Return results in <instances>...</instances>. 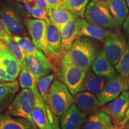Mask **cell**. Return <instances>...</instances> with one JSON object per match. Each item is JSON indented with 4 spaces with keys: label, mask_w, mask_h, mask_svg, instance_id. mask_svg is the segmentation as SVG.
<instances>
[{
    "label": "cell",
    "mask_w": 129,
    "mask_h": 129,
    "mask_svg": "<svg viewBox=\"0 0 129 129\" xmlns=\"http://www.w3.org/2000/svg\"><path fill=\"white\" fill-rule=\"evenodd\" d=\"M53 64L57 78L67 85L72 96L80 92L87 72L72 61L69 53L62 51L60 59Z\"/></svg>",
    "instance_id": "obj_1"
},
{
    "label": "cell",
    "mask_w": 129,
    "mask_h": 129,
    "mask_svg": "<svg viewBox=\"0 0 129 129\" xmlns=\"http://www.w3.org/2000/svg\"><path fill=\"white\" fill-rule=\"evenodd\" d=\"M99 50V45L93 39L86 37H78L74 41L68 53L75 64L88 72Z\"/></svg>",
    "instance_id": "obj_2"
},
{
    "label": "cell",
    "mask_w": 129,
    "mask_h": 129,
    "mask_svg": "<svg viewBox=\"0 0 129 129\" xmlns=\"http://www.w3.org/2000/svg\"><path fill=\"white\" fill-rule=\"evenodd\" d=\"M25 16L24 6L17 1L6 0L0 2V17L14 35L26 36Z\"/></svg>",
    "instance_id": "obj_3"
},
{
    "label": "cell",
    "mask_w": 129,
    "mask_h": 129,
    "mask_svg": "<svg viewBox=\"0 0 129 129\" xmlns=\"http://www.w3.org/2000/svg\"><path fill=\"white\" fill-rule=\"evenodd\" d=\"M37 106L41 108L47 114L46 108L40 105L34 93L28 88H23L15 96L5 114L26 119L34 123L32 117V112Z\"/></svg>",
    "instance_id": "obj_4"
},
{
    "label": "cell",
    "mask_w": 129,
    "mask_h": 129,
    "mask_svg": "<svg viewBox=\"0 0 129 129\" xmlns=\"http://www.w3.org/2000/svg\"><path fill=\"white\" fill-rule=\"evenodd\" d=\"M73 103V97L67 85L59 80H54L48 89L46 104L54 115L61 117Z\"/></svg>",
    "instance_id": "obj_5"
},
{
    "label": "cell",
    "mask_w": 129,
    "mask_h": 129,
    "mask_svg": "<svg viewBox=\"0 0 129 129\" xmlns=\"http://www.w3.org/2000/svg\"><path fill=\"white\" fill-rule=\"evenodd\" d=\"M84 17L90 23L111 30L120 29L111 14L106 0H91L85 10Z\"/></svg>",
    "instance_id": "obj_6"
},
{
    "label": "cell",
    "mask_w": 129,
    "mask_h": 129,
    "mask_svg": "<svg viewBox=\"0 0 129 129\" xmlns=\"http://www.w3.org/2000/svg\"><path fill=\"white\" fill-rule=\"evenodd\" d=\"M127 47V41L120 29L112 30L104 41V50L113 65H115Z\"/></svg>",
    "instance_id": "obj_7"
},
{
    "label": "cell",
    "mask_w": 129,
    "mask_h": 129,
    "mask_svg": "<svg viewBox=\"0 0 129 129\" xmlns=\"http://www.w3.org/2000/svg\"><path fill=\"white\" fill-rule=\"evenodd\" d=\"M24 23L34 44L49 59L50 53L46 38V21L41 19L26 18Z\"/></svg>",
    "instance_id": "obj_8"
},
{
    "label": "cell",
    "mask_w": 129,
    "mask_h": 129,
    "mask_svg": "<svg viewBox=\"0 0 129 129\" xmlns=\"http://www.w3.org/2000/svg\"><path fill=\"white\" fill-rule=\"evenodd\" d=\"M128 88L127 79L118 74L117 76L107 80L104 89L98 97V99L101 106H103L115 99Z\"/></svg>",
    "instance_id": "obj_9"
},
{
    "label": "cell",
    "mask_w": 129,
    "mask_h": 129,
    "mask_svg": "<svg viewBox=\"0 0 129 129\" xmlns=\"http://www.w3.org/2000/svg\"><path fill=\"white\" fill-rule=\"evenodd\" d=\"M129 106V93L122 92L120 96L104 106L102 110L110 117L112 123L117 128H122L120 123L125 117Z\"/></svg>",
    "instance_id": "obj_10"
},
{
    "label": "cell",
    "mask_w": 129,
    "mask_h": 129,
    "mask_svg": "<svg viewBox=\"0 0 129 129\" xmlns=\"http://www.w3.org/2000/svg\"><path fill=\"white\" fill-rule=\"evenodd\" d=\"M26 62L37 83L43 77L54 72V64L44 53L39 56L26 55Z\"/></svg>",
    "instance_id": "obj_11"
},
{
    "label": "cell",
    "mask_w": 129,
    "mask_h": 129,
    "mask_svg": "<svg viewBox=\"0 0 129 129\" xmlns=\"http://www.w3.org/2000/svg\"><path fill=\"white\" fill-rule=\"evenodd\" d=\"M46 38L50 53V60L53 64L60 59L62 53L60 32L51 23L49 17L46 19Z\"/></svg>",
    "instance_id": "obj_12"
},
{
    "label": "cell",
    "mask_w": 129,
    "mask_h": 129,
    "mask_svg": "<svg viewBox=\"0 0 129 129\" xmlns=\"http://www.w3.org/2000/svg\"><path fill=\"white\" fill-rule=\"evenodd\" d=\"M87 120V114L73 102L61 116V129H81Z\"/></svg>",
    "instance_id": "obj_13"
},
{
    "label": "cell",
    "mask_w": 129,
    "mask_h": 129,
    "mask_svg": "<svg viewBox=\"0 0 129 129\" xmlns=\"http://www.w3.org/2000/svg\"><path fill=\"white\" fill-rule=\"evenodd\" d=\"M79 27V37H86L91 39L104 42L112 30L88 22L84 18L77 17Z\"/></svg>",
    "instance_id": "obj_14"
},
{
    "label": "cell",
    "mask_w": 129,
    "mask_h": 129,
    "mask_svg": "<svg viewBox=\"0 0 129 129\" xmlns=\"http://www.w3.org/2000/svg\"><path fill=\"white\" fill-rule=\"evenodd\" d=\"M73 96V102L86 114H94L102 107L96 95L88 91H80Z\"/></svg>",
    "instance_id": "obj_15"
},
{
    "label": "cell",
    "mask_w": 129,
    "mask_h": 129,
    "mask_svg": "<svg viewBox=\"0 0 129 129\" xmlns=\"http://www.w3.org/2000/svg\"><path fill=\"white\" fill-rule=\"evenodd\" d=\"M93 71L98 76L104 77L108 80L117 76L115 69L111 63L106 56L104 48L99 50L98 56L93 62L92 66Z\"/></svg>",
    "instance_id": "obj_16"
},
{
    "label": "cell",
    "mask_w": 129,
    "mask_h": 129,
    "mask_svg": "<svg viewBox=\"0 0 129 129\" xmlns=\"http://www.w3.org/2000/svg\"><path fill=\"white\" fill-rule=\"evenodd\" d=\"M19 80L0 83V112L6 111L18 93Z\"/></svg>",
    "instance_id": "obj_17"
},
{
    "label": "cell",
    "mask_w": 129,
    "mask_h": 129,
    "mask_svg": "<svg viewBox=\"0 0 129 129\" xmlns=\"http://www.w3.org/2000/svg\"><path fill=\"white\" fill-rule=\"evenodd\" d=\"M81 129H118L115 127L109 116L103 110L90 114Z\"/></svg>",
    "instance_id": "obj_18"
},
{
    "label": "cell",
    "mask_w": 129,
    "mask_h": 129,
    "mask_svg": "<svg viewBox=\"0 0 129 129\" xmlns=\"http://www.w3.org/2000/svg\"><path fill=\"white\" fill-rule=\"evenodd\" d=\"M77 17L69 21L60 31L63 51L68 52L74 41L79 37V27Z\"/></svg>",
    "instance_id": "obj_19"
},
{
    "label": "cell",
    "mask_w": 129,
    "mask_h": 129,
    "mask_svg": "<svg viewBox=\"0 0 129 129\" xmlns=\"http://www.w3.org/2000/svg\"><path fill=\"white\" fill-rule=\"evenodd\" d=\"M0 129H38L35 123L22 118L0 113Z\"/></svg>",
    "instance_id": "obj_20"
},
{
    "label": "cell",
    "mask_w": 129,
    "mask_h": 129,
    "mask_svg": "<svg viewBox=\"0 0 129 129\" xmlns=\"http://www.w3.org/2000/svg\"><path fill=\"white\" fill-rule=\"evenodd\" d=\"M106 81V78L98 76L93 71H88L85 75L80 91H88L98 98L104 89Z\"/></svg>",
    "instance_id": "obj_21"
},
{
    "label": "cell",
    "mask_w": 129,
    "mask_h": 129,
    "mask_svg": "<svg viewBox=\"0 0 129 129\" xmlns=\"http://www.w3.org/2000/svg\"><path fill=\"white\" fill-rule=\"evenodd\" d=\"M19 82L20 87L22 88H28V89L31 90L36 96L40 105L43 107L46 108L43 98H42L41 95L38 90L37 83L32 74L30 73L27 67H22L21 68L20 74H19Z\"/></svg>",
    "instance_id": "obj_22"
},
{
    "label": "cell",
    "mask_w": 129,
    "mask_h": 129,
    "mask_svg": "<svg viewBox=\"0 0 129 129\" xmlns=\"http://www.w3.org/2000/svg\"><path fill=\"white\" fill-rule=\"evenodd\" d=\"M111 14L119 28H122V23L128 16L129 9L125 0H106Z\"/></svg>",
    "instance_id": "obj_23"
},
{
    "label": "cell",
    "mask_w": 129,
    "mask_h": 129,
    "mask_svg": "<svg viewBox=\"0 0 129 129\" xmlns=\"http://www.w3.org/2000/svg\"><path fill=\"white\" fill-rule=\"evenodd\" d=\"M75 17L76 16L63 7L56 9H51L48 13V17L51 22L60 32L69 21Z\"/></svg>",
    "instance_id": "obj_24"
},
{
    "label": "cell",
    "mask_w": 129,
    "mask_h": 129,
    "mask_svg": "<svg viewBox=\"0 0 129 129\" xmlns=\"http://www.w3.org/2000/svg\"><path fill=\"white\" fill-rule=\"evenodd\" d=\"M90 0H62V7L78 17L84 18L85 10Z\"/></svg>",
    "instance_id": "obj_25"
},
{
    "label": "cell",
    "mask_w": 129,
    "mask_h": 129,
    "mask_svg": "<svg viewBox=\"0 0 129 129\" xmlns=\"http://www.w3.org/2000/svg\"><path fill=\"white\" fill-rule=\"evenodd\" d=\"M13 38L19 45L25 55L39 56L44 53L35 46L28 37L14 35Z\"/></svg>",
    "instance_id": "obj_26"
},
{
    "label": "cell",
    "mask_w": 129,
    "mask_h": 129,
    "mask_svg": "<svg viewBox=\"0 0 129 129\" xmlns=\"http://www.w3.org/2000/svg\"><path fill=\"white\" fill-rule=\"evenodd\" d=\"M4 41L11 54L20 63L21 68L27 67L26 62V55L21 49L19 45L13 38V36L7 37Z\"/></svg>",
    "instance_id": "obj_27"
},
{
    "label": "cell",
    "mask_w": 129,
    "mask_h": 129,
    "mask_svg": "<svg viewBox=\"0 0 129 129\" xmlns=\"http://www.w3.org/2000/svg\"><path fill=\"white\" fill-rule=\"evenodd\" d=\"M32 117L38 129H52V124L41 108L37 106L34 109L32 112Z\"/></svg>",
    "instance_id": "obj_28"
},
{
    "label": "cell",
    "mask_w": 129,
    "mask_h": 129,
    "mask_svg": "<svg viewBox=\"0 0 129 129\" xmlns=\"http://www.w3.org/2000/svg\"><path fill=\"white\" fill-rule=\"evenodd\" d=\"M115 69L119 75L124 78H128L129 76V40L127 41L126 49L115 65Z\"/></svg>",
    "instance_id": "obj_29"
},
{
    "label": "cell",
    "mask_w": 129,
    "mask_h": 129,
    "mask_svg": "<svg viewBox=\"0 0 129 129\" xmlns=\"http://www.w3.org/2000/svg\"><path fill=\"white\" fill-rule=\"evenodd\" d=\"M55 74H50L43 77L37 83L38 90L43 98L44 104L47 102V96L50 87L55 78Z\"/></svg>",
    "instance_id": "obj_30"
},
{
    "label": "cell",
    "mask_w": 129,
    "mask_h": 129,
    "mask_svg": "<svg viewBox=\"0 0 129 129\" xmlns=\"http://www.w3.org/2000/svg\"><path fill=\"white\" fill-rule=\"evenodd\" d=\"M27 17H32L34 19L46 20L48 18V14L46 10L38 6L32 7H24Z\"/></svg>",
    "instance_id": "obj_31"
},
{
    "label": "cell",
    "mask_w": 129,
    "mask_h": 129,
    "mask_svg": "<svg viewBox=\"0 0 129 129\" xmlns=\"http://www.w3.org/2000/svg\"><path fill=\"white\" fill-rule=\"evenodd\" d=\"M12 32L10 30L7 25L5 24L4 21L0 17V40H4L10 36H13Z\"/></svg>",
    "instance_id": "obj_32"
},
{
    "label": "cell",
    "mask_w": 129,
    "mask_h": 129,
    "mask_svg": "<svg viewBox=\"0 0 129 129\" xmlns=\"http://www.w3.org/2000/svg\"><path fill=\"white\" fill-rule=\"evenodd\" d=\"M122 29L124 36L129 40V15L127 16L124 21L122 25Z\"/></svg>",
    "instance_id": "obj_33"
},
{
    "label": "cell",
    "mask_w": 129,
    "mask_h": 129,
    "mask_svg": "<svg viewBox=\"0 0 129 129\" xmlns=\"http://www.w3.org/2000/svg\"><path fill=\"white\" fill-rule=\"evenodd\" d=\"M50 9H56L62 7V0H46Z\"/></svg>",
    "instance_id": "obj_34"
},
{
    "label": "cell",
    "mask_w": 129,
    "mask_h": 129,
    "mask_svg": "<svg viewBox=\"0 0 129 129\" xmlns=\"http://www.w3.org/2000/svg\"><path fill=\"white\" fill-rule=\"evenodd\" d=\"M34 1L37 6L45 9L47 12H48V13L50 11L51 9L50 8L49 6H48L46 0H34Z\"/></svg>",
    "instance_id": "obj_35"
},
{
    "label": "cell",
    "mask_w": 129,
    "mask_h": 129,
    "mask_svg": "<svg viewBox=\"0 0 129 129\" xmlns=\"http://www.w3.org/2000/svg\"><path fill=\"white\" fill-rule=\"evenodd\" d=\"M128 120H129V107L128 108V109H127L126 112H125V117L124 118L123 120H122L121 122L120 123V126L121 128H124V127L125 125L126 124V123L128 121Z\"/></svg>",
    "instance_id": "obj_36"
},
{
    "label": "cell",
    "mask_w": 129,
    "mask_h": 129,
    "mask_svg": "<svg viewBox=\"0 0 129 129\" xmlns=\"http://www.w3.org/2000/svg\"><path fill=\"white\" fill-rule=\"evenodd\" d=\"M124 127H126V128L129 129V120H128V121H127V122L126 123V124L125 125Z\"/></svg>",
    "instance_id": "obj_37"
},
{
    "label": "cell",
    "mask_w": 129,
    "mask_h": 129,
    "mask_svg": "<svg viewBox=\"0 0 129 129\" xmlns=\"http://www.w3.org/2000/svg\"><path fill=\"white\" fill-rule=\"evenodd\" d=\"M125 2H126L127 5V6H128V9H129V0H125Z\"/></svg>",
    "instance_id": "obj_38"
},
{
    "label": "cell",
    "mask_w": 129,
    "mask_h": 129,
    "mask_svg": "<svg viewBox=\"0 0 129 129\" xmlns=\"http://www.w3.org/2000/svg\"><path fill=\"white\" fill-rule=\"evenodd\" d=\"M12 1H17V2H18V1H22V0H12Z\"/></svg>",
    "instance_id": "obj_39"
},
{
    "label": "cell",
    "mask_w": 129,
    "mask_h": 129,
    "mask_svg": "<svg viewBox=\"0 0 129 129\" xmlns=\"http://www.w3.org/2000/svg\"><path fill=\"white\" fill-rule=\"evenodd\" d=\"M127 81H128V84H129V76L128 77V78H127Z\"/></svg>",
    "instance_id": "obj_40"
},
{
    "label": "cell",
    "mask_w": 129,
    "mask_h": 129,
    "mask_svg": "<svg viewBox=\"0 0 129 129\" xmlns=\"http://www.w3.org/2000/svg\"><path fill=\"white\" fill-rule=\"evenodd\" d=\"M2 82H4V81H1V80H0V83H2Z\"/></svg>",
    "instance_id": "obj_41"
},
{
    "label": "cell",
    "mask_w": 129,
    "mask_h": 129,
    "mask_svg": "<svg viewBox=\"0 0 129 129\" xmlns=\"http://www.w3.org/2000/svg\"><path fill=\"white\" fill-rule=\"evenodd\" d=\"M120 129H127V128H120Z\"/></svg>",
    "instance_id": "obj_42"
},
{
    "label": "cell",
    "mask_w": 129,
    "mask_h": 129,
    "mask_svg": "<svg viewBox=\"0 0 129 129\" xmlns=\"http://www.w3.org/2000/svg\"><path fill=\"white\" fill-rule=\"evenodd\" d=\"M128 93H129V91H128Z\"/></svg>",
    "instance_id": "obj_43"
}]
</instances>
